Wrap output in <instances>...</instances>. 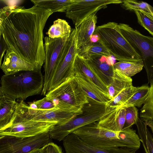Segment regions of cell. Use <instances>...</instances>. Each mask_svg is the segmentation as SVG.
I'll use <instances>...</instances> for the list:
<instances>
[{
	"mask_svg": "<svg viewBox=\"0 0 153 153\" xmlns=\"http://www.w3.org/2000/svg\"><path fill=\"white\" fill-rule=\"evenodd\" d=\"M67 39L62 38L51 39L48 36L44 38V47L45 59L44 65L45 74L42 95H45L55 72L60 55Z\"/></svg>",
	"mask_w": 153,
	"mask_h": 153,
	"instance_id": "8fae6325",
	"label": "cell"
},
{
	"mask_svg": "<svg viewBox=\"0 0 153 153\" xmlns=\"http://www.w3.org/2000/svg\"><path fill=\"white\" fill-rule=\"evenodd\" d=\"M77 35L76 29L72 28L70 35L59 57L48 91L75 76L74 65L78 51L77 46Z\"/></svg>",
	"mask_w": 153,
	"mask_h": 153,
	"instance_id": "ba28073f",
	"label": "cell"
},
{
	"mask_svg": "<svg viewBox=\"0 0 153 153\" xmlns=\"http://www.w3.org/2000/svg\"><path fill=\"white\" fill-rule=\"evenodd\" d=\"M0 83L3 94L24 101L41 93L44 77L41 70L23 71L4 74L1 77Z\"/></svg>",
	"mask_w": 153,
	"mask_h": 153,
	"instance_id": "3957f363",
	"label": "cell"
},
{
	"mask_svg": "<svg viewBox=\"0 0 153 153\" xmlns=\"http://www.w3.org/2000/svg\"><path fill=\"white\" fill-rule=\"evenodd\" d=\"M41 153H62L61 148L52 142L40 149Z\"/></svg>",
	"mask_w": 153,
	"mask_h": 153,
	"instance_id": "e575fe53",
	"label": "cell"
},
{
	"mask_svg": "<svg viewBox=\"0 0 153 153\" xmlns=\"http://www.w3.org/2000/svg\"><path fill=\"white\" fill-rule=\"evenodd\" d=\"M86 60L89 67L102 82L107 87L108 86L113 76L114 64L111 57L99 56Z\"/></svg>",
	"mask_w": 153,
	"mask_h": 153,
	"instance_id": "9a60e30c",
	"label": "cell"
},
{
	"mask_svg": "<svg viewBox=\"0 0 153 153\" xmlns=\"http://www.w3.org/2000/svg\"><path fill=\"white\" fill-rule=\"evenodd\" d=\"M93 34L115 59L143 62L141 56L121 34L118 23L109 22L98 26Z\"/></svg>",
	"mask_w": 153,
	"mask_h": 153,
	"instance_id": "277c9868",
	"label": "cell"
},
{
	"mask_svg": "<svg viewBox=\"0 0 153 153\" xmlns=\"http://www.w3.org/2000/svg\"><path fill=\"white\" fill-rule=\"evenodd\" d=\"M97 20L96 13H93L76 28L77 33V46L78 49L89 41L96 28Z\"/></svg>",
	"mask_w": 153,
	"mask_h": 153,
	"instance_id": "ffe728a7",
	"label": "cell"
},
{
	"mask_svg": "<svg viewBox=\"0 0 153 153\" xmlns=\"http://www.w3.org/2000/svg\"><path fill=\"white\" fill-rule=\"evenodd\" d=\"M122 3L121 0H75L66 10V16L72 20L76 28L88 16L108 5Z\"/></svg>",
	"mask_w": 153,
	"mask_h": 153,
	"instance_id": "30bf717a",
	"label": "cell"
},
{
	"mask_svg": "<svg viewBox=\"0 0 153 153\" xmlns=\"http://www.w3.org/2000/svg\"><path fill=\"white\" fill-rule=\"evenodd\" d=\"M49 132L25 137L0 136V153H29L52 142Z\"/></svg>",
	"mask_w": 153,
	"mask_h": 153,
	"instance_id": "9c48e42d",
	"label": "cell"
},
{
	"mask_svg": "<svg viewBox=\"0 0 153 153\" xmlns=\"http://www.w3.org/2000/svg\"><path fill=\"white\" fill-rule=\"evenodd\" d=\"M75 0H31L34 5L50 10L53 13L65 12L68 7Z\"/></svg>",
	"mask_w": 153,
	"mask_h": 153,
	"instance_id": "cb8c5ba5",
	"label": "cell"
},
{
	"mask_svg": "<svg viewBox=\"0 0 153 153\" xmlns=\"http://www.w3.org/2000/svg\"><path fill=\"white\" fill-rule=\"evenodd\" d=\"M74 68L75 75L77 73L83 75L92 82L100 91L109 97L107 86L90 68L86 60L78 54L75 59Z\"/></svg>",
	"mask_w": 153,
	"mask_h": 153,
	"instance_id": "ac0fdd59",
	"label": "cell"
},
{
	"mask_svg": "<svg viewBox=\"0 0 153 153\" xmlns=\"http://www.w3.org/2000/svg\"><path fill=\"white\" fill-rule=\"evenodd\" d=\"M138 118V110L136 107L126 108L125 123L123 130L130 128L135 124Z\"/></svg>",
	"mask_w": 153,
	"mask_h": 153,
	"instance_id": "d6a6232c",
	"label": "cell"
},
{
	"mask_svg": "<svg viewBox=\"0 0 153 153\" xmlns=\"http://www.w3.org/2000/svg\"><path fill=\"white\" fill-rule=\"evenodd\" d=\"M40 149L33 150L29 153H41Z\"/></svg>",
	"mask_w": 153,
	"mask_h": 153,
	"instance_id": "8d00e7d4",
	"label": "cell"
},
{
	"mask_svg": "<svg viewBox=\"0 0 153 153\" xmlns=\"http://www.w3.org/2000/svg\"><path fill=\"white\" fill-rule=\"evenodd\" d=\"M114 69L128 77L134 76L143 69L142 62L120 61L113 65Z\"/></svg>",
	"mask_w": 153,
	"mask_h": 153,
	"instance_id": "f1b7e54d",
	"label": "cell"
},
{
	"mask_svg": "<svg viewBox=\"0 0 153 153\" xmlns=\"http://www.w3.org/2000/svg\"><path fill=\"white\" fill-rule=\"evenodd\" d=\"M126 108H107L98 125L103 128L116 132L122 130L125 123Z\"/></svg>",
	"mask_w": 153,
	"mask_h": 153,
	"instance_id": "2e32d148",
	"label": "cell"
},
{
	"mask_svg": "<svg viewBox=\"0 0 153 153\" xmlns=\"http://www.w3.org/2000/svg\"><path fill=\"white\" fill-rule=\"evenodd\" d=\"M18 103L15 99L3 94L0 100V129L11 121Z\"/></svg>",
	"mask_w": 153,
	"mask_h": 153,
	"instance_id": "7402d4cb",
	"label": "cell"
},
{
	"mask_svg": "<svg viewBox=\"0 0 153 153\" xmlns=\"http://www.w3.org/2000/svg\"><path fill=\"white\" fill-rule=\"evenodd\" d=\"M72 133L87 144L100 149L127 147L138 150L140 145L139 137L133 129L114 132L99 126L97 122L82 126Z\"/></svg>",
	"mask_w": 153,
	"mask_h": 153,
	"instance_id": "7a4b0ae2",
	"label": "cell"
},
{
	"mask_svg": "<svg viewBox=\"0 0 153 153\" xmlns=\"http://www.w3.org/2000/svg\"><path fill=\"white\" fill-rule=\"evenodd\" d=\"M88 99V102L82 106L81 113L65 122L55 125L50 130L49 133L51 139L59 141L62 140L75 130L100 120L106 112V103L98 102L89 97Z\"/></svg>",
	"mask_w": 153,
	"mask_h": 153,
	"instance_id": "5b68a950",
	"label": "cell"
},
{
	"mask_svg": "<svg viewBox=\"0 0 153 153\" xmlns=\"http://www.w3.org/2000/svg\"><path fill=\"white\" fill-rule=\"evenodd\" d=\"M8 48V46L2 34L1 26L0 24V68H1V62L2 57L5 51L7 50Z\"/></svg>",
	"mask_w": 153,
	"mask_h": 153,
	"instance_id": "d590c367",
	"label": "cell"
},
{
	"mask_svg": "<svg viewBox=\"0 0 153 153\" xmlns=\"http://www.w3.org/2000/svg\"><path fill=\"white\" fill-rule=\"evenodd\" d=\"M53 13L34 5L26 9L16 5L0 9L1 30L8 48L41 70L45 59L43 31Z\"/></svg>",
	"mask_w": 153,
	"mask_h": 153,
	"instance_id": "6da1fadb",
	"label": "cell"
},
{
	"mask_svg": "<svg viewBox=\"0 0 153 153\" xmlns=\"http://www.w3.org/2000/svg\"><path fill=\"white\" fill-rule=\"evenodd\" d=\"M138 23L153 35V15L140 10L134 11Z\"/></svg>",
	"mask_w": 153,
	"mask_h": 153,
	"instance_id": "1f68e13d",
	"label": "cell"
},
{
	"mask_svg": "<svg viewBox=\"0 0 153 153\" xmlns=\"http://www.w3.org/2000/svg\"><path fill=\"white\" fill-rule=\"evenodd\" d=\"M140 109V119L153 131V82L150 83L149 92Z\"/></svg>",
	"mask_w": 153,
	"mask_h": 153,
	"instance_id": "484cf974",
	"label": "cell"
},
{
	"mask_svg": "<svg viewBox=\"0 0 153 153\" xmlns=\"http://www.w3.org/2000/svg\"><path fill=\"white\" fill-rule=\"evenodd\" d=\"M150 87L147 85L137 87L131 96L125 103L118 107L126 108L131 106L140 107L148 95Z\"/></svg>",
	"mask_w": 153,
	"mask_h": 153,
	"instance_id": "4316f807",
	"label": "cell"
},
{
	"mask_svg": "<svg viewBox=\"0 0 153 153\" xmlns=\"http://www.w3.org/2000/svg\"><path fill=\"white\" fill-rule=\"evenodd\" d=\"M25 102L21 100L10 123L0 129V136L7 135L19 137L32 136L49 132L56 123L30 119L25 113Z\"/></svg>",
	"mask_w": 153,
	"mask_h": 153,
	"instance_id": "8992f818",
	"label": "cell"
},
{
	"mask_svg": "<svg viewBox=\"0 0 153 153\" xmlns=\"http://www.w3.org/2000/svg\"><path fill=\"white\" fill-rule=\"evenodd\" d=\"M137 88L132 85L122 91L113 99L106 103V107L109 108L119 107L128 100Z\"/></svg>",
	"mask_w": 153,
	"mask_h": 153,
	"instance_id": "f546056e",
	"label": "cell"
},
{
	"mask_svg": "<svg viewBox=\"0 0 153 153\" xmlns=\"http://www.w3.org/2000/svg\"><path fill=\"white\" fill-rule=\"evenodd\" d=\"M132 80L114 69L111 82L107 87L108 95L111 100L124 89L132 85Z\"/></svg>",
	"mask_w": 153,
	"mask_h": 153,
	"instance_id": "44dd1931",
	"label": "cell"
},
{
	"mask_svg": "<svg viewBox=\"0 0 153 153\" xmlns=\"http://www.w3.org/2000/svg\"><path fill=\"white\" fill-rule=\"evenodd\" d=\"M45 96L56 107L67 110L73 109L74 107L81 109L85 104L88 102L87 97L75 76L48 91Z\"/></svg>",
	"mask_w": 153,
	"mask_h": 153,
	"instance_id": "52a82bcc",
	"label": "cell"
},
{
	"mask_svg": "<svg viewBox=\"0 0 153 153\" xmlns=\"http://www.w3.org/2000/svg\"><path fill=\"white\" fill-rule=\"evenodd\" d=\"M30 108L34 110H48L56 108L54 103L48 100L46 97L33 102H28Z\"/></svg>",
	"mask_w": 153,
	"mask_h": 153,
	"instance_id": "836d02e7",
	"label": "cell"
},
{
	"mask_svg": "<svg viewBox=\"0 0 153 153\" xmlns=\"http://www.w3.org/2000/svg\"><path fill=\"white\" fill-rule=\"evenodd\" d=\"M1 68L5 74L21 71L35 70L32 64L22 58L10 48L6 50Z\"/></svg>",
	"mask_w": 153,
	"mask_h": 153,
	"instance_id": "e0dca14e",
	"label": "cell"
},
{
	"mask_svg": "<svg viewBox=\"0 0 153 153\" xmlns=\"http://www.w3.org/2000/svg\"><path fill=\"white\" fill-rule=\"evenodd\" d=\"M121 34L131 46L141 56L143 61L153 56V38L145 36L129 25L118 24Z\"/></svg>",
	"mask_w": 153,
	"mask_h": 153,
	"instance_id": "7c38bea8",
	"label": "cell"
},
{
	"mask_svg": "<svg viewBox=\"0 0 153 153\" xmlns=\"http://www.w3.org/2000/svg\"><path fill=\"white\" fill-rule=\"evenodd\" d=\"M71 30V26L66 21L58 19L54 21L47 34L48 37L51 39H67L70 35Z\"/></svg>",
	"mask_w": 153,
	"mask_h": 153,
	"instance_id": "d4e9b609",
	"label": "cell"
},
{
	"mask_svg": "<svg viewBox=\"0 0 153 153\" xmlns=\"http://www.w3.org/2000/svg\"><path fill=\"white\" fill-rule=\"evenodd\" d=\"M122 6L126 10L130 11L140 10L153 15V8L148 3L135 0H122Z\"/></svg>",
	"mask_w": 153,
	"mask_h": 153,
	"instance_id": "4dcf8cb0",
	"label": "cell"
},
{
	"mask_svg": "<svg viewBox=\"0 0 153 153\" xmlns=\"http://www.w3.org/2000/svg\"><path fill=\"white\" fill-rule=\"evenodd\" d=\"M80 114L57 107L42 110L31 109L28 105L27 108V116L30 120L56 122L57 124L65 122Z\"/></svg>",
	"mask_w": 153,
	"mask_h": 153,
	"instance_id": "5bb4252c",
	"label": "cell"
},
{
	"mask_svg": "<svg viewBox=\"0 0 153 153\" xmlns=\"http://www.w3.org/2000/svg\"><path fill=\"white\" fill-rule=\"evenodd\" d=\"M75 77L82 90L88 97L98 102L106 103L111 100L88 78L82 74H76Z\"/></svg>",
	"mask_w": 153,
	"mask_h": 153,
	"instance_id": "d6986e66",
	"label": "cell"
},
{
	"mask_svg": "<svg viewBox=\"0 0 153 153\" xmlns=\"http://www.w3.org/2000/svg\"><path fill=\"white\" fill-rule=\"evenodd\" d=\"M66 153H135L137 149L127 147L102 149L91 146L72 133L62 140Z\"/></svg>",
	"mask_w": 153,
	"mask_h": 153,
	"instance_id": "4fadbf2b",
	"label": "cell"
},
{
	"mask_svg": "<svg viewBox=\"0 0 153 153\" xmlns=\"http://www.w3.org/2000/svg\"><path fill=\"white\" fill-rule=\"evenodd\" d=\"M78 54L86 59L92 57L103 56L111 57V55L99 41L89 42L78 49Z\"/></svg>",
	"mask_w": 153,
	"mask_h": 153,
	"instance_id": "603a6c76",
	"label": "cell"
},
{
	"mask_svg": "<svg viewBox=\"0 0 153 153\" xmlns=\"http://www.w3.org/2000/svg\"><path fill=\"white\" fill-rule=\"evenodd\" d=\"M135 124L140 141L142 143L146 153H153V137L147 126L139 118Z\"/></svg>",
	"mask_w": 153,
	"mask_h": 153,
	"instance_id": "83f0119b",
	"label": "cell"
}]
</instances>
